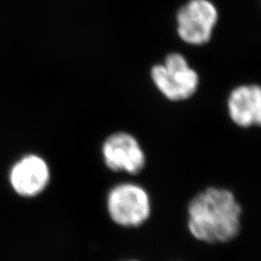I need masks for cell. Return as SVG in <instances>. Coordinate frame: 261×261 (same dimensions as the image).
I'll list each match as a JSON object with an SVG mask.
<instances>
[{
  "mask_svg": "<svg viewBox=\"0 0 261 261\" xmlns=\"http://www.w3.org/2000/svg\"><path fill=\"white\" fill-rule=\"evenodd\" d=\"M242 208L230 191L208 188L188 206V228L196 240L208 244L230 242L241 229Z\"/></svg>",
  "mask_w": 261,
  "mask_h": 261,
  "instance_id": "6da1fadb",
  "label": "cell"
},
{
  "mask_svg": "<svg viewBox=\"0 0 261 261\" xmlns=\"http://www.w3.org/2000/svg\"><path fill=\"white\" fill-rule=\"evenodd\" d=\"M152 81L159 91L168 100L180 102L190 99L196 93L199 77L186 58L177 53L166 56L164 63L151 70Z\"/></svg>",
  "mask_w": 261,
  "mask_h": 261,
  "instance_id": "7a4b0ae2",
  "label": "cell"
},
{
  "mask_svg": "<svg viewBox=\"0 0 261 261\" xmlns=\"http://www.w3.org/2000/svg\"><path fill=\"white\" fill-rule=\"evenodd\" d=\"M107 210L114 224L123 227H138L151 215L149 195L137 184H119L113 187L108 195Z\"/></svg>",
  "mask_w": 261,
  "mask_h": 261,
  "instance_id": "3957f363",
  "label": "cell"
},
{
  "mask_svg": "<svg viewBox=\"0 0 261 261\" xmlns=\"http://www.w3.org/2000/svg\"><path fill=\"white\" fill-rule=\"evenodd\" d=\"M219 11L211 0H188L176 13L179 38L188 45L202 46L213 35Z\"/></svg>",
  "mask_w": 261,
  "mask_h": 261,
  "instance_id": "277c9868",
  "label": "cell"
},
{
  "mask_svg": "<svg viewBox=\"0 0 261 261\" xmlns=\"http://www.w3.org/2000/svg\"><path fill=\"white\" fill-rule=\"evenodd\" d=\"M105 164L113 171L138 174L145 166V154L137 139L128 133L112 134L102 147Z\"/></svg>",
  "mask_w": 261,
  "mask_h": 261,
  "instance_id": "5b68a950",
  "label": "cell"
},
{
  "mask_svg": "<svg viewBox=\"0 0 261 261\" xmlns=\"http://www.w3.org/2000/svg\"><path fill=\"white\" fill-rule=\"evenodd\" d=\"M50 180V170L47 162L37 155H27L11 168L10 185L13 191L22 197L41 195Z\"/></svg>",
  "mask_w": 261,
  "mask_h": 261,
  "instance_id": "8992f818",
  "label": "cell"
},
{
  "mask_svg": "<svg viewBox=\"0 0 261 261\" xmlns=\"http://www.w3.org/2000/svg\"><path fill=\"white\" fill-rule=\"evenodd\" d=\"M230 119L239 127H261V86L240 85L229 94L227 101Z\"/></svg>",
  "mask_w": 261,
  "mask_h": 261,
  "instance_id": "52a82bcc",
  "label": "cell"
},
{
  "mask_svg": "<svg viewBox=\"0 0 261 261\" xmlns=\"http://www.w3.org/2000/svg\"><path fill=\"white\" fill-rule=\"evenodd\" d=\"M129 261H138V260H129Z\"/></svg>",
  "mask_w": 261,
  "mask_h": 261,
  "instance_id": "ba28073f",
  "label": "cell"
}]
</instances>
